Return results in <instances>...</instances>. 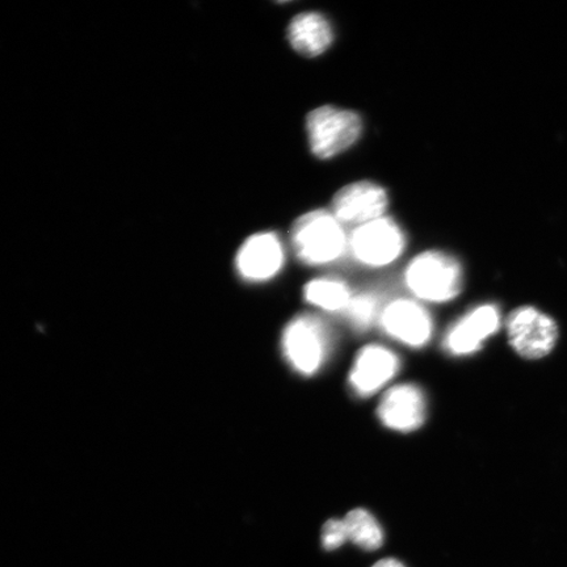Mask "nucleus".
I'll return each instance as SVG.
<instances>
[{"label":"nucleus","mask_w":567,"mask_h":567,"mask_svg":"<svg viewBox=\"0 0 567 567\" xmlns=\"http://www.w3.org/2000/svg\"><path fill=\"white\" fill-rule=\"evenodd\" d=\"M405 231L390 217L358 226L350 236V252L360 265L380 268L394 264L405 251Z\"/></svg>","instance_id":"5"},{"label":"nucleus","mask_w":567,"mask_h":567,"mask_svg":"<svg viewBox=\"0 0 567 567\" xmlns=\"http://www.w3.org/2000/svg\"><path fill=\"white\" fill-rule=\"evenodd\" d=\"M305 300L326 311H343L349 307L352 292L342 280L319 278L307 284L303 290Z\"/></svg>","instance_id":"14"},{"label":"nucleus","mask_w":567,"mask_h":567,"mask_svg":"<svg viewBox=\"0 0 567 567\" xmlns=\"http://www.w3.org/2000/svg\"><path fill=\"white\" fill-rule=\"evenodd\" d=\"M501 328V313L494 305H482L460 319L444 340L445 350L456 357L477 352Z\"/></svg>","instance_id":"10"},{"label":"nucleus","mask_w":567,"mask_h":567,"mask_svg":"<svg viewBox=\"0 0 567 567\" xmlns=\"http://www.w3.org/2000/svg\"><path fill=\"white\" fill-rule=\"evenodd\" d=\"M372 567H405L400 561H396L394 558H385L381 559L378 564H374Z\"/></svg>","instance_id":"18"},{"label":"nucleus","mask_w":567,"mask_h":567,"mask_svg":"<svg viewBox=\"0 0 567 567\" xmlns=\"http://www.w3.org/2000/svg\"><path fill=\"white\" fill-rule=\"evenodd\" d=\"M359 113L323 105L307 117V133L311 153L319 159H331L349 151L363 134Z\"/></svg>","instance_id":"3"},{"label":"nucleus","mask_w":567,"mask_h":567,"mask_svg":"<svg viewBox=\"0 0 567 567\" xmlns=\"http://www.w3.org/2000/svg\"><path fill=\"white\" fill-rule=\"evenodd\" d=\"M290 243L302 264L326 266L350 252V236L334 213L317 209L296 219Z\"/></svg>","instance_id":"1"},{"label":"nucleus","mask_w":567,"mask_h":567,"mask_svg":"<svg viewBox=\"0 0 567 567\" xmlns=\"http://www.w3.org/2000/svg\"><path fill=\"white\" fill-rule=\"evenodd\" d=\"M288 41L295 51L309 59L329 51L334 42V28L322 13L309 11L290 21Z\"/></svg>","instance_id":"13"},{"label":"nucleus","mask_w":567,"mask_h":567,"mask_svg":"<svg viewBox=\"0 0 567 567\" xmlns=\"http://www.w3.org/2000/svg\"><path fill=\"white\" fill-rule=\"evenodd\" d=\"M379 417L388 429L415 431L425 420V399L422 390L405 384L390 389L379 406Z\"/></svg>","instance_id":"12"},{"label":"nucleus","mask_w":567,"mask_h":567,"mask_svg":"<svg viewBox=\"0 0 567 567\" xmlns=\"http://www.w3.org/2000/svg\"><path fill=\"white\" fill-rule=\"evenodd\" d=\"M509 343L523 358L547 357L557 340V326L547 315L535 308L514 311L507 322Z\"/></svg>","instance_id":"7"},{"label":"nucleus","mask_w":567,"mask_h":567,"mask_svg":"<svg viewBox=\"0 0 567 567\" xmlns=\"http://www.w3.org/2000/svg\"><path fill=\"white\" fill-rule=\"evenodd\" d=\"M389 195L380 184L361 181L349 184L332 200V213L343 225L361 226L385 217Z\"/></svg>","instance_id":"8"},{"label":"nucleus","mask_w":567,"mask_h":567,"mask_svg":"<svg viewBox=\"0 0 567 567\" xmlns=\"http://www.w3.org/2000/svg\"><path fill=\"white\" fill-rule=\"evenodd\" d=\"M386 334L411 347L427 344L432 336V319L422 305L400 299L386 305L380 315Z\"/></svg>","instance_id":"9"},{"label":"nucleus","mask_w":567,"mask_h":567,"mask_svg":"<svg viewBox=\"0 0 567 567\" xmlns=\"http://www.w3.org/2000/svg\"><path fill=\"white\" fill-rule=\"evenodd\" d=\"M405 282L411 293L427 302H449L463 289L460 261L443 251H424L410 261Z\"/></svg>","instance_id":"2"},{"label":"nucleus","mask_w":567,"mask_h":567,"mask_svg":"<svg viewBox=\"0 0 567 567\" xmlns=\"http://www.w3.org/2000/svg\"><path fill=\"white\" fill-rule=\"evenodd\" d=\"M349 540L343 520L330 519L322 529V547L326 550H336Z\"/></svg>","instance_id":"17"},{"label":"nucleus","mask_w":567,"mask_h":567,"mask_svg":"<svg viewBox=\"0 0 567 567\" xmlns=\"http://www.w3.org/2000/svg\"><path fill=\"white\" fill-rule=\"evenodd\" d=\"M344 311L353 328L367 330L381 315L379 296L371 292L352 296L349 307Z\"/></svg>","instance_id":"16"},{"label":"nucleus","mask_w":567,"mask_h":567,"mask_svg":"<svg viewBox=\"0 0 567 567\" xmlns=\"http://www.w3.org/2000/svg\"><path fill=\"white\" fill-rule=\"evenodd\" d=\"M343 522L349 540L358 545L359 548L367 551L381 548L382 543H384V532H382L379 522L367 509H352L351 513L346 515Z\"/></svg>","instance_id":"15"},{"label":"nucleus","mask_w":567,"mask_h":567,"mask_svg":"<svg viewBox=\"0 0 567 567\" xmlns=\"http://www.w3.org/2000/svg\"><path fill=\"white\" fill-rule=\"evenodd\" d=\"M329 329L321 319L300 316L287 326L282 336L284 357L293 370L315 374L324 363L331 346Z\"/></svg>","instance_id":"4"},{"label":"nucleus","mask_w":567,"mask_h":567,"mask_svg":"<svg viewBox=\"0 0 567 567\" xmlns=\"http://www.w3.org/2000/svg\"><path fill=\"white\" fill-rule=\"evenodd\" d=\"M286 247L274 231H260L247 238L236 257L240 278L248 282H266L281 272Z\"/></svg>","instance_id":"6"},{"label":"nucleus","mask_w":567,"mask_h":567,"mask_svg":"<svg viewBox=\"0 0 567 567\" xmlns=\"http://www.w3.org/2000/svg\"><path fill=\"white\" fill-rule=\"evenodd\" d=\"M400 370L396 354L382 346H367L358 354L350 373V385L359 396H370L385 386Z\"/></svg>","instance_id":"11"}]
</instances>
